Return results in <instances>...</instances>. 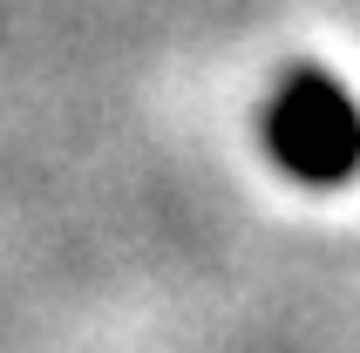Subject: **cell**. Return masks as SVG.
<instances>
[{"label":"cell","instance_id":"obj_1","mask_svg":"<svg viewBox=\"0 0 360 353\" xmlns=\"http://www.w3.org/2000/svg\"><path fill=\"white\" fill-rule=\"evenodd\" d=\"M259 143L292 184L347 191L360 176V102L333 68L292 61L259 109Z\"/></svg>","mask_w":360,"mask_h":353}]
</instances>
